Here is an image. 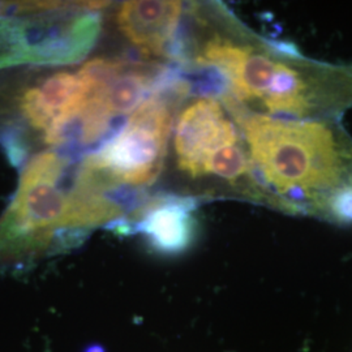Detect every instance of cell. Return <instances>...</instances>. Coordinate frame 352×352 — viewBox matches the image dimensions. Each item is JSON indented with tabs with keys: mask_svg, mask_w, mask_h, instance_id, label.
<instances>
[{
	"mask_svg": "<svg viewBox=\"0 0 352 352\" xmlns=\"http://www.w3.org/2000/svg\"><path fill=\"white\" fill-rule=\"evenodd\" d=\"M175 65L253 113L337 119L352 109V63H329L258 34L221 1H189Z\"/></svg>",
	"mask_w": 352,
	"mask_h": 352,
	"instance_id": "cell-1",
	"label": "cell"
},
{
	"mask_svg": "<svg viewBox=\"0 0 352 352\" xmlns=\"http://www.w3.org/2000/svg\"><path fill=\"white\" fill-rule=\"evenodd\" d=\"M263 186L289 215L352 225V136L337 119L253 113L225 93Z\"/></svg>",
	"mask_w": 352,
	"mask_h": 352,
	"instance_id": "cell-2",
	"label": "cell"
},
{
	"mask_svg": "<svg viewBox=\"0 0 352 352\" xmlns=\"http://www.w3.org/2000/svg\"><path fill=\"white\" fill-rule=\"evenodd\" d=\"M76 158L38 153L20 167L16 190L0 215V278L13 277L74 251L109 217L74 183Z\"/></svg>",
	"mask_w": 352,
	"mask_h": 352,
	"instance_id": "cell-3",
	"label": "cell"
},
{
	"mask_svg": "<svg viewBox=\"0 0 352 352\" xmlns=\"http://www.w3.org/2000/svg\"><path fill=\"white\" fill-rule=\"evenodd\" d=\"M166 170L173 192L196 201L248 202L282 213L258 179L238 122L215 89L193 87L176 113Z\"/></svg>",
	"mask_w": 352,
	"mask_h": 352,
	"instance_id": "cell-4",
	"label": "cell"
},
{
	"mask_svg": "<svg viewBox=\"0 0 352 352\" xmlns=\"http://www.w3.org/2000/svg\"><path fill=\"white\" fill-rule=\"evenodd\" d=\"M193 87L189 75L173 67L107 139L76 161V184L131 213L164 174L176 113Z\"/></svg>",
	"mask_w": 352,
	"mask_h": 352,
	"instance_id": "cell-5",
	"label": "cell"
},
{
	"mask_svg": "<svg viewBox=\"0 0 352 352\" xmlns=\"http://www.w3.org/2000/svg\"><path fill=\"white\" fill-rule=\"evenodd\" d=\"M93 58L75 67H23L0 71V146L21 167L42 151L76 158L89 97Z\"/></svg>",
	"mask_w": 352,
	"mask_h": 352,
	"instance_id": "cell-6",
	"label": "cell"
},
{
	"mask_svg": "<svg viewBox=\"0 0 352 352\" xmlns=\"http://www.w3.org/2000/svg\"><path fill=\"white\" fill-rule=\"evenodd\" d=\"M109 1H0V71L88 60Z\"/></svg>",
	"mask_w": 352,
	"mask_h": 352,
	"instance_id": "cell-7",
	"label": "cell"
},
{
	"mask_svg": "<svg viewBox=\"0 0 352 352\" xmlns=\"http://www.w3.org/2000/svg\"><path fill=\"white\" fill-rule=\"evenodd\" d=\"M110 21L133 56L175 65L176 50L187 12V3L132 0L111 6Z\"/></svg>",
	"mask_w": 352,
	"mask_h": 352,
	"instance_id": "cell-8",
	"label": "cell"
},
{
	"mask_svg": "<svg viewBox=\"0 0 352 352\" xmlns=\"http://www.w3.org/2000/svg\"><path fill=\"white\" fill-rule=\"evenodd\" d=\"M200 202L173 192L154 193L126 215L113 231L140 235L148 245L162 254L188 250L197 232L196 210Z\"/></svg>",
	"mask_w": 352,
	"mask_h": 352,
	"instance_id": "cell-9",
	"label": "cell"
}]
</instances>
